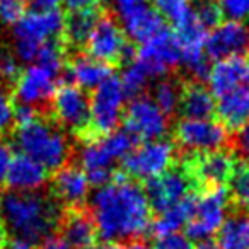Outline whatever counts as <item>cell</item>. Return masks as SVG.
Returning a JSON list of instances; mask_svg holds the SVG:
<instances>
[{"label":"cell","instance_id":"obj_1","mask_svg":"<svg viewBox=\"0 0 249 249\" xmlns=\"http://www.w3.org/2000/svg\"><path fill=\"white\" fill-rule=\"evenodd\" d=\"M92 220L104 241H137L150 229L152 208L140 184L118 171L92 198Z\"/></svg>","mask_w":249,"mask_h":249},{"label":"cell","instance_id":"obj_2","mask_svg":"<svg viewBox=\"0 0 249 249\" xmlns=\"http://www.w3.org/2000/svg\"><path fill=\"white\" fill-rule=\"evenodd\" d=\"M2 215L4 227L14 237L36 244L52 235L60 225L63 212L55 200L45 195L14 191L2 198Z\"/></svg>","mask_w":249,"mask_h":249},{"label":"cell","instance_id":"obj_3","mask_svg":"<svg viewBox=\"0 0 249 249\" xmlns=\"http://www.w3.org/2000/svg\"><path fill=\"white\" fill-rule=\"evenodd\" d=\"M16 143L22 154L46 169H60L67 164L70 157V145L65 133L43 118L16 128Z\"/></svg>","mask_w":249,"mask_h":249},{"label":"cell","instance_id":"obj_4","mask_svg":"<svg viewBox=\"0 0 249 249\" xmlns=\"http://www.w3.org/2000/svg\"><path fill=\"white\" fill-rule=\"evenodd\" d=\"M135 140V137L126 130L86 140V145L80 150V162L89 184L101 188L111 183L118 173L114 164L132 152Z\"/></svg>","mask_w":249,"mask_h":249},{"label":"cell","instance_id":"obj_5","mask_svg":"<svg viewBox=\"0 0 249 249\" xmlns=\"http://www.w3.org/2000/svg\"><path fill=\"white\" fill-rule=\"evenodd\" d=\"M87 55L106 65L133 62L137 48L126 39L121 26L111 14L99 16L86 41Z\"/></svg>","mask_w":249,"mask_h":249},{"label":"cell","instance_id":"obj_6","mask_svg":"<svg viewBox=\"0 0 249 249\" xmlns=\"http://www.w3.org/2000/svg\"><path fill=\"white\" fill-rule=\"evenodd\" d=\"M50 107L56 124L77 139L90 140V101L84 89L73 84L56 87Z\"/></svg>","mask_w":249,"mask_h":249},{"label":"cell","instance_id":"obj_7","mask_svg":"<svg viewBox=\"0 0 249 249\" xmlns=\"http://www.w3.org/2000/svg\"><path fill=\"white\" fill-rule=\"evenodd\" d=\"M124 94L121 80L109 75L94 89L90 97V139L116 132L123 120Z\"/></svg>","mask_w":249,"mask_h":249},{"label":"cell","instance_id":"obj_8","mask_svg":"<svg viewBox=\"0 0 249 249\" xmlns=\"http://www.w3.org/2000/svg\"><path fill=\"white\" fill-rule=\"evenodd\" d=\"M181 162L193 178L196 191L200 193L212 188L225 186L234 173L237 156L232 147H224L210 152L188 154Z\"/></svg>","mask_w":249,"mask_h":249},{"label":"cell","instance_id":"obj_9","mask_svg":"<svg viewBox=\"0 0 249 249\" xmlns=\"http://www.w3.org/2000/svg\"><path fill=\"white\" fill-rule=\"evenodd\" d=\"M174 147L188 156L231 147V140L220 121L183 118L174 126Z\"/></svg>","mask_w":249,"mask_h":249},{"label":"cell","instance_id":"obj_10","mask_svg":"<svg viewBox=\"0 0 249 249\" xmlns=\"http://www.w3.org/2000/svg\"><path fill=\"white\" fill-rule=\"evenodd\" d=\"M143 191H145L150 208L156 210L157 213H162L164 210L176 205L188 195L198 193L193 178L190 176L183 162L173 164L166 173L149 179Z\"/></svg>","mask_w":249,"mask_h":249},{"label":"cell","instance_id":"obj_11","mask_svg":"<svg viewBox=\"0 0 249 249\" xmlns=\"http://www.w3.org/2000/svg\"><path fill=\"white\" fill-rule=\"evenodd\" d=\"M176 162V147L164 139L149 140L143 145L133 149L123 159L124 173L137 179H152L166 173Z\"/></svg>","mask_w":249,"mask_h":249},{"label":"cell","instance_id":"obj_12","mask_svg":"<svg viewBox=\"0 0 249 249\" xmlns=\"http://www.w3.org/2000/svg\"><path fill=\"white\" fill-rule=\"evenodd\" d=\"M229 207L227 186L212 188L198 193L195 212L186 222V235L190 239H205L220 229Z\"/></svg>","mask_w":249,"mask_h":249},{"label":"cell","instance_id":"obj_13","mask_svg":"<svg viewBox=\"0 0 249 249\" xmlns=\"http://www.w3.org/2000/svg\"><path fill=\"white\" fill-rule=\"evenodd\" d=\"M135 60L150 79L166 75L171 69L181 63V46L174 31L164 28L157 36L140 45Z\"/></svg>","mask_w":249,"mask_h":249},{"label":"cell","instance_id":"obj_14","mask_svg":"<svg viewBox=\"0 0 249 249\" xmlns=\"http://www.w3.org/2000/svg\"><path fill=\"white\" fill-rule=\"evenodd\" d=\"M124 126L137 140H157L167 132V116L159 109L152 97H133L124 111Z\"/></svg>","mask_w":249,"mask_h":249},{"label":"cell","instance_id":"obj_15","mask_svg":"<svg viewBox=\"0 0 249 249\" xmlns=\"http://www.w3.org/2000/svg\"><path fill=\"white\" fill-rule=\"evenodd\" d=\"M208 60H225L249 55V28L242 22L225 21L213 28L205 41Z\"/></svg>","mask_w":249,"mask_h":249},{"label":"cell","instance_id":"obj_16","mask_svg":"<svg viewBox=\"0 0 249 249\" xmlns=\"http://www.w3.org/2000/svg\"><path fill=\"white\" fill-rule=\"evenodd\" d=\"M56 73L33 63L19 72L18 79L14 80V97L26 106L46 104L56 90Z\"/></svg>","mask_w":249,"mask_h":249},{"label":"cell","instance_id":"obj_17","mask_svg":"<svg viewBox=\"0 0 249 249\" xmlns=\"http://www.w3.org/2000/svg\"><path fill=\"white\" fill-rule=\"evenodd\" d=\"M65 28V14L60 9L50 12L31 11L21 18L14 26L16 41H29L35 45H45L52 39H60Z\"/></svg>","mask_w":249,"mask_h":249},{"label":"cell","instance_id":"obj_18","mask_svg":"<svg viewBox=\"0 0 249 249\" xmlns=\"http://www.w3.org/2000/svg\"><path fill=\"white\" fill-rule=\"evenodd\" d=\"M120 18L121 26H123L121 29H123L126 39H130V43L143 45L166 28V22L159 14V11L156 7L147 5L145 2L133 5L132 9L120 14Z\"/></svg>","mask_w":249,"mask_h":249},{"label":"cell","instance_id":"obj_19","mask_svg":"<svg viewBox=\"0 0 249 249\" xmlns=\"http://www.w3.org/2000/svg\"><path fill=\"white\" fill-rule=\"evenodd\" d=\"M62 237L72 246V249H94L97 244V229L92 215L84 207L67 208L60 220Z\"/></svg>","mask_w":249,"mask_h":249},{"label":"cell","instance_id":"obj_20","mask_svg":"<svg viewBox=\"0 0 249 249\" xmlns=\"http://www.w3.org/2000/svg\"><path fill=\"white\" fill-rule=\"evenodd\" d=\"M89 179L82 167L65 164L56 171L53 178V195L58 198L67 208H80L84 207L89 195Z\"/></svg>","mask_w":249,"mask_h":249},{"label":"cell","instance_id":"obj_21","mask_svg":"<svg viewBox=\"0 0 249 249\" xmlns=\"http://www.w3.org/2000/svg\"><path fill=\"white\" fill-rule=\"evenodd\" d=\"M215 118L224 124L229 135H234L249 121V87L239 86L218 97Z\"/></svg>","mask_w":249,"mask_h":249},{"label":"cell","instance_id":"obj_22","mask_svg":"<svg viewBox=\"0 0 249 249\" xmlns=\"http://www.w3.org/2000/svg\"><path fill=\"white\" fill-rule=\"evenodd\" d=\"M178 109L186 120H212L215 116L213 94L196 80L181 82Z\"/></svg>","mask_w":249,"mask_h":249},{"label":"cell","instance_id":"obj_23","mask_svg":"<svg viewBox=\"0 0 249 249\" xmlns=\"http://www.w3.org/2000/svg\"><path fill=\"white\" fill-rule=\"evenodd\" d=\"M48 181V169L36 162L35 159L24 156H14L12 164L9 167L7 181L9 188L19 193H31L45 186Z\"/></svg>","mask_w":249,"mask_h":249},{"label":"cell","instance_id":"obj_24","mask_svg":"<svg viewBox=\"0 0 249 249\" xmlns=\"http://www.w3.org/2000/svg\"><path fill=\"white\" fill-rule=\"evenodd\" d=\"M248 70V60L244 56H232V58L218 60L210 69L208 82H210V92L217 97L234 90L241 86Z\"/></svg>","mask_w":249,"mask_h":249},{"label":"cell","instance_id":"obj_25","mask_svg":"<svg viewBox=\"0 0 249 249\" xmlns=\"http://www.w3.org/2000/svg\"><path fill=\"white\" fill-rule=\"evenodd\" d=\"M69 77L73 82V86L80 89H96L103 80H106L111 73V65L99 62L89 55H75L69 63Z\"/></svg>","mask_w":249,"mask_h":249},{"label":"cell","instance_id":"obj_26","mask_svg":"<svg viewBox=\"0 0 249 249\" xmlns=\"http://www.w3.org/2000/svg\"><path fill=\"white\" fill-rule=\"evenodd\" d=\"M220 249H249V212L229 210V217L217 231Z\"/></svg>","mask_w":249,"mask_h":249},{"label":"cell","instance_id":"obj_27","mask_svg":"<svg viewBox=\"0 0 249 249\" xmlns=\"http://www.w3.org/2000/svg\"><path fill=\"white\" fill-rule=\"evenodd\" d=\"M196 198L198 193H191L181 201H178L176 205H173L171 208L164 210L162 213H159V218L152 225L154 234L159 237V235H166L171 234V232H178V229L186 225V222L190 220V217L195 212Z\"/></svg>","mask_w":249,"mask_h":249},{"label":"cell","instance_id":"obj_28","mask_svg":"<svg viewBox=\"0 0 249 249\" xmlns=\"http://www.w3.org/2000/svg\"><path fill=\"white\" fill-rule=\"evenodd\" d=\"M97 19H99L97 11L72 12V14L65 16V28H63L62 39H65V43H69L70 46L86 45Z\"/></svg>","mask_w":249,"mask_h":249},{"label":"cell","instance_id":"obj_29","mask_svg":"<svg viewBox=\"0 0 249 249\" xmlns=\"http://www.w3.org/2000/svg\"><path fill=\"white\" fill-rule=\"evenodd\" d=\"M229 208L249 212V162L237 157L234 173L229 179Z\"/></svg>","mask_w":249,"mask_h":249},{"label":"cell","instance_id":"obj_30","mask_svg":"<svg viewBox=\"0 0 249 249\" xmlns=\"http://www.w3.org/2000/svg\"><path fill=\"white\" fill-rule=\"evenodd\" d=\"M179 96H181V82H176V80H162L154 89L152 99L166 116H171L178 109Z\"/></svg>","mask_w":249,"mask_h":249},{"label":"cell","instance_id":"obj_31","mask_svg":"<svg viewBox=\"0 0 249 249\" xmlns=\"http://www.w3.org/2000/svg\"><path fill=\"white\" fill-rule=\"evenodd\" d=\"M150 77L147 75V72L142 69L137 60L130 62L126 65V69L123 70V75H121V86H123V90L126 96L130 97H139L140 92L143 90V87L147 86V80Z\"/></svg>","mask_w":249,"mask_h":249},{"label":"cell","instance_id":"obj_32","mask_svg":"<svg viewBox=\"0 0 249 249\" xmlns=\"http://www.w3.org/2000/svg\"><path fill=\"white\" fill-rule=\"evenodd\" d=\"M193 12L198 21H200V24L207 31L217 28L222 19H224L220 9H218L217 0H198L196 4L193 5Z\"/></svg>","mask_w":249,"mask_h":249},{"label":"cell","instance_id":"obj_33","mask_svg":"<svg viewBox=\"0 0 249 249\" xmlns=\"http://www.w3.org/2000/svg\"><path fill=\"white\" fill-rule=\"evenodd\" d=\"M154 5L164 19H169L171 24H176L191 11V0H154Z\"/></svg>","mask_w":249,"mask_h":249},{"label":"cell","instance_id":"obj_34","mask_svg":"<svg viewBox=\"0 0 249 249\" xmlns=\"http://www.w3.org/2000/svg\"><path fill=\"white\" fill-rule=\"evenodd\" d=\"M217 4L227 21H249V0H217Z\"/></svg>","mask_w":249,"mask_h":249},{"label":"cell","instance_id":"obj_35","mask_svg":"<svg viewBox=\"0 0 249 249\" xmlns=\"http://www.w3.org/2000/svg\"><path fill=\"white\" fill-rule=\"evenodd\" d=\"M24 14L22 0H0V21L2 22L16 26Z\"/></svg>","mask_w":249,"mask_h":249},{"label":"cell","instance_id":"obj_36","mask_svg":"<svg viewBox=\"0 0 249 249\" xmlns=\"http://www.w3.org/2000/svg\"><path fill=\"white\" fill-rule=\"evenodd\" d=\"M154 249H195V246L186 234L171 232L166 235H159L156 239Z\"/></svg>","mask_w":249,"mask_h":249},{"label":"cell","instance_id":"obj_37","mask_svg":"<svg viewBox=\"0 0 249 249\" xmlns=\"http://www.w3.org/2000/svg\"><path fill=\"white\" fill-rule=\"evenodd\" d=\"M231 147L235 152V156L249 162V121L239 130L237 133L232 135Z\"/></svg>","mask_w":249,"mask_h":249},{"label":"cell","instance_id":"obj_38","mask_svg":"<svg viewBox=\"0 0 249 249\" xmlns=\"http://www.w3.org/2000/svg\"><path fill=\"white\" fill-rule=\"evenodd\" d=\"M19 75V67L16 55L0 50V80H12L14 82Z\"/></svg>","mask_w":249,"mask_h":249},{"label":"cell","instance_id":"obj_39","mask_svg":"<svg viewBox=\"0 0 249 249\" xmlns=\"http://www.w3.org/2000/svg\"><path fill=\"white\" fill-rule=\"evenodd\" d=\"M14 121V104L4 87H0V132L11 126Z\"/></svg>","mask_w":249,"mask_h":249},{"label":"cell","instance_id":"obj_40","mask_svg":"<svg viewBox=\"0 0 249 249\" xmlns=\"http://www.w3.org/2000/svg\"><path fill=\"white\" fill-rule=\"evenodd\" d=\"M12 159H14V156H12L11 145L0 140V186L7 181L9 167L12 164Z\"/></svg>","mask_w":249,"mask_h":249},{"label":"cell","instance_id":"obj_41","mask_svg":"<svg viewBox=\"0 0 249 249\" xmlns=\"http://www.w3.org/2000/svg\"><path fill=\"white\" fill-rule=\"evenodd\" d=\"M38 109L35 106H26V104H19L14 107V123L18 126H24V124L31 123L38 118Z\"/></svg>","mask_w":249,"mask_h":249},{"label":"cell","instance_id":"obj_42","mask_svg":"<svg viewBox=\"0 0 249 249\" xmlns=\"http://www.w3.org/2000/svg\"><path fill=\"white\" fill-rule=\"evenodd\" d=\"M101 0H62V4L65 5V9L69 11V14L72 12H86V11H97Z\"/></svg>","mask_w":249,"mask_h":249},{"label":"cell","instance_id":"obj_43","mask_svg":"<svg viewBox=\"0 0 249 249\" xmlns=\"http://www.w3.org/2000/svg\"><path fill=\"white\" fill-rule=\"evenodd\" d=\"M39 249H72V246L62 235H50L41 242Z\"/></svg>","mask_w":249,"mask_h":249},{"label":"cell","instance_id":"obj_44","mask_svg":"<svg viewBox=\"0 0 249 249\" xmlns=\"http://www.w3.org/2000/svg\"><path fill=\"white\" fill-rule=\"evenodd\" d=\"M62 4V0H31V7L36 12H50L56 11Z\"/></svg>","mask_w":249,"mask_h":249},{"label":"cell","instance_id":"obj_45","mask_svg":"<svg viewBox=\"0 0 249 249\" xmlns=\"http://www.w3.org/2000/svg\"><path fill=\"white\" fill-rule=\"evenodd\" d=\"M106 2L118 12V14H123V12H126L128 9H132L133 5L140 4L143 0H106Z\"/></svg>","mask_w":249,"mask_h":249},{"label":"cell","instance_id":"obj_46","mask_svg":"<svg viewBox=\"0 0 249 249\" xmlns=\"http://www.w3.org/2000/svg\"><path fill=\"white\" fill-rule=\"evenodd\" d=\"M0 249H35V244L24 241V239L14 237V239H5Z\"/></svg>","mask_w":249,"mask_h":249},{"label":"cell","instance_id":"obj_47","mask_svg":"<svg viewBox=\"0 0 249 249\" xmlns=\"http://www.w3.org/2000/svg\"><path fill=\"white\" fill-rule=\"evenodd\" d=\"M5 227H4V215H2V196H0V248L5 241Z\"/></svg>","mask_w":249,"mask_h":249},{"label":"cell","instance_id":"obj_48","mask_svg":"<svg viewBox=\"0 0 249 249\" xmlns=\"http://www.w3.org/2000/svg\"><path fill=\"white\" fill-rule=\"evenodd\" d=\"M195 249H220V246H218L217 242H203V244H200Z\"/></svg>","mask_w":249,"mask_h":249},{"label":"cell","instance_id":"obj_49","mask_svg":"<svg viewBox=\"0 0 249 249\" xmlns=\"http://www.w3.org/2000/svg\"><path fill=\"white\" fill-rule=\"evenodd\" d=\"M107 249H130V248H126V246H121V244H114V246H109Z\"/></svg>","mask_w":249,"mask_h":249},{"label":"cell","instance_id":"obj_50","mask_svg":"<svg viewBox=\"0 0 249 249\" xmlns=\"http://www.w3.org/2000/svg\"><path fill=\"white\" fill-rule=\"evenodd\" d=\"M244 80L248 82V87H249V62H248V70H246V77H244Z\"/></svg>","mask_w":249,"mask_h":249}]
</instances>
